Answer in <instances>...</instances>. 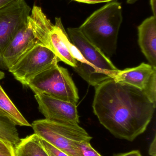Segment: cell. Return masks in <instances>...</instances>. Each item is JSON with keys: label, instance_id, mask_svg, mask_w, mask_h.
Segmentation results:
<instances>
[{"label": "cell", "instance_id": "obj_1", "mask_svg": "<svg viewBox=\"0 0 156 156\" xmlns=\"http://www.w3.org/2000/svg\"><path fill=\"white\" fill-rule=\"evenodd\" d=\"M95 88L93 112L111 133L132 142L146 130L156 105L145 94L113 79L104 81Z\"/></svg>", "mask_w": 156, "mask_h": 156}, {"label": "cell", "instance_id": "obj_2", "mask_svg": "<svg viewBox=\"0 0 156 156\" xmlns=\"http://www.w3.org/2000/svg\"><path fill=\"white\" fill-rule=\"evenodd\" d=\"M122 4L113 1L93 12L78 27L83 35L106 56H112L123 22Z\"/></svg>", "mask_w": 156, "mask_h": 156}, {"label": "cell", "instance_id": "obj_3", "mask_svg": "<svg viewBox=\"0 0 156 156\" xmlns=\"http://www.w3.org/2000/svg\"><path fill=\"white\" fill-rule=\"evenodd\" d=\"M67 31L71 41L83 58L82 62L73 68L75 72L92 86L113 79L119 69L110 58L89 41L78 27H69Z\"/></svg>", "mask_w": 156, "mask_h": 156}, {"label": "cell", "instance_id": "obj_4", "mask_svg": "<svg viewBox=\"0 0 156 156\" xmlns=\"http://www.w3.org/2000/svg\"><path fill=\"white\" fill-rule=\"evenodd\" d=\"M31 127L38 137L69 156H78L77 144L90 142L92 138L78 124L44 119L34 121Z\"/></svg>", "mask_w": 156, "mask_h": 156}, {"label": "cell", "instance_id": "obj_5", "mask_svg": "<svg viewBox=\"0 0 156 156\" xmlns=\"http://www.w3.org/2000/svg\"><path fill=\"white\" fill-rule=\"evenodd\" d=\"M27 87L35 94H45L77 104L78 89L67 69L55 64L33 78Z\"/></svg>", "mask_w": 156, "mask_h": 156}, {"label": "cell", "instance_id": "obj_6", "mask_svg": "<svg viewBox=\"0 0 156 156\" xmlns=\"http://www.w3.org/2000/svg\"><path fill=\"white\" fill-rule=\"evenodd\" d=\"M59 61L50 48L38 44L22 56L8 70L17 81L27 86L33 78Z\"/></svg>", "mask_w": 156, "mask_h": 156}, {"label": "cell", "instance_id": "obj_7", "mask_svg": "<svg viewBox=\"0 0 156 156\" xmlns=\"http://www.w3.org/2000/svg\"><path fill=\"white\" fill-rule=\"evenodd\" d=\"M31 8L24 0L14 1L0 9V67L2 55L17 32L27 22Z\"/></svg>", "mask_w": 156, "mask_h": 156}, {"label": "cell", "instance_id": "obj_8", "mask_svg": "<svg viewBox=\"0 0 156 156\" xmlns=\"http://www.w3.org/2000/svg\"><path fill=\"white\" fill-rule=\"evenodd\" d=\"M113 79L139 89L156 105V67L142 63L135 67L118 70Z\"/></svg>", "mask_w": 156, "mask_h": 156}, {"label": "cell", "instance_id": "obj_9", "mask_svg": "<svg viewBox=\"0 0 156 156\" xmlns=\"http://www.w3.org/2000/svg\"><path fill=\"white\" fill-rule=\"evenodd\" d=\"M38 109L45 119L64 123L78 124L79 116L76 104L45 94H35Z\"/></svg>", "mask_w": 156, "mask_h": 156}, {"label": "cell", "instance_id": "obj_10", "mask_svg": "<svg viewBox=\"0 0 156 156\" xmlns=\"http://www.w3.org/2000/svg\"><path fill=\"white\" fill-rule=\"evenodd\" d=\"M40 44H42L36 36L28 17L27 23L18 31L3 52L4 68H10L27 51Z\"/></svg>", "mask_w": 156, "mask_h": 156}, {"label": "cell", "instance_id": "obj_11", "mask_svg": "<svg viewBox=\"0 0 156 156\" xmlns=\"http://www.w3.org/2000/svg\"><path fill=\"white\" fill-rule=\"evenodd\" d=\"M55 24L49 32L48 45L58 58L60 61H63L72 68L75 67L76 62L71 55L67 44L68 37L65 30L61 18L56 17Z\"/></svg>", "mask_w": 156, "mask_h": 156}, {"label": "cell", "instance_id": "obj_12", "mask_svg": "<svg viewBox=\"0 0 156 156\" xmlns=\"http://www.w3.org/2000/svg\"><path fill=\"white\" fill-rule=\"evenodd\" d=\"M138 44L149 64L156 67V17L145 19L137 27Z\"/></svg>", "mask_w": 156, "mask_h": 156}, {"label": "cell", "instance_id": "obj_13", "mask_svg": "<svg viewBox=\"0 0 156 156\" xmlns=\"http://www.w3.org/2000/svg\"><path fill=\"white\" fill-rule=\"evenodd\" d=\"M15 156H49L40 143V138L34 133L20 139L14 148Z\"/></svg>", "mask_w": 156, "mask_h": 156}, {"label": "cell", "instance_id": "obj_14", "mask_svg": "<svg viewBox=\"0 0 156 156\" xmlns=\"http://www.w3.org/2000/svg\"><path fill=\"white\" fill-rule=\"evenodd\" d=\"M0 113L8 117L16 126H31L0 85Z\"/></svg>", "mask_w": 156, "mask_h": 156}, {"label": "cell", "instance_id": "obj_15", "mask_svg": "<svg viewBox=\"0 0 156 156\" xmlns=\"http://www.w3.org/2000/svg\"><path fill=\"white\" fill-rule=\"evenodd\" d=\"M16 126L8 117L0 113V139L15 148L20 141Z\"/></svg>", "mask_w": 156, "mask_h": 156}, {"label": "cell", "instance_id": "obj_16", "mask_svg": "<svg viewBox=\"0 0 156 156\" xmlns=\"http://www.w3.org/2000/svg\"><path fill=\"white\" fill-rule=\"evenodd\" d=\"M90 142H82L77 145L78 156H102L91 145Z\"/></svg>", "mask_w": 156, "mask_h": 156}, {"label": "cell", "instance_id": "obj_17", "mask_svg": "<svg viewBox=\"0 0 156 156\" xmlns=\"http://www.w3.org/2000/svg\"><path fill=\"white\" fill-rule=\"evenodd\" d=\"M40 138V137H39ZM40 143L44 149L49 154L54 156H69L67 154L51 145L49 143L40 138Z\"/></svg>", "mask_w": 156, "mask_h": 156}, {"label": "cell", "instance_id": "obj_18", "mask_svg": "<svg viewBox=\"0 0 156 156\" xmlns=\"http://www.w3.org/2000/svg\"><path fill=\"white\" fill-rule=\"evenodd\" d=\"M79 2L86 4H97L100 3H108L115 0H73Z\"/></svg>", "mask_w": 156, "mask_h": 156}, {"label": "cell", "instance_id": "obj_19", "mask_svg": "<svg viewBox=\"0 0 156 156\" xmlns=\"http://www.w3.org/2000/svg\"><path fill=\"white\" fill-rule=\"evenodd\" d=\"M0 156H15L14 150L0 147Z\"/></svg>", "mask_w": 156, "mask_h": 156}, {"label": "cell", "instance_id": "obj_20", "mask_svg": "<svg viewBox=\"0 0 156 156\" xmlns=\"http://www.w3.org/2000/svg\"><path fill=\"white\" fill-rule=\"evenodd\" d=\"M156 136L150 145L149 149V154L151 156L156 155Z\"/></svg>", "mask_w": 156, "mask_h": 156}, {"label": "cell", "instance_id": "obj_21", "mask_svg": "<svg viewBox=\"0 0 156 156\" xmlns=\"http://www.w3.org/2000/svg\"><path fill=\"white\" fill-rule=\"evenodd\" d=\"M114 156H143L138 150H135L125 154H119Z\"/></svg>", "mask_w": 156, "mask_h": 156}, {"label": "cell", "instance_id": "obj_22", "mask_svg": "<svg viewBox=\"0 0 156 156\" xmlns=\"http://www.w3.org/2000/svg\"><path fill=\"white\" fill-rule=\"evenodd\" d=\"M0 147L14 150L13 147L10 144H8L1 139H0Z\"/></svg>", "mask_w": 156, "mask_h": 156}, {"label": "cell", "instance_id": "obj_23", "mask_svg": "<svg viewBox=\"0 0 156 156\" xmlns=\"http://www.w3.org/2000/svg\"><path fill=\"white\" fill-rule=\"evenodd\" d=\"M150 4L153 16L156 17V0H150Z\"/></svg>", "mask_w": 156, "mask_h": 156}, {"label": "cell", "instance_id": "obj_24", "mask_svg": "<svg viewBox=\"0 0 156 156\" xmlns=\"http://www.w3.org/2000/svg\"><path fill=\"white\" fill-rule=\"evenodd\" d=\"M16 0H0V9L2 8L8 4Z\"/></svg>", "mask_w": 156, "mask_h": 156}, {"label": "cell", "instance_id": "obj_25", "mask_svg": "<svg viewBox=\"0 0 156 156\" xmlns=\"http://www.w3.org/2000/svg\"><path fill=\"white\" fill-rule=\"evenodd\" d=\"M138 1L139 0H126V2L129 4H133L135 3Z\"/></svg>", "mask_w": 156, "mask_h": 156}, {"label": "cell", "instance_id": "obj_26", "mask_svg": "<svg viewBox=\"0 0 156 156\" xmlns=\"http://www.w3.org/2000/svg\"><path fill=\"white\" fill-rule=\"evenodd\" d=\"M5 77V73L0 70V80Z\"/></svg>", "mask_w": 156, "mask_h": 156}, {"label": "cell", "instance_id": "obj_27", "mask_svg": "<svg viewBox=\"0 0 156 156\" xmlns=\"http://www.w3.org/2000/svg\"><path fill=\"white\" fill-rule=\"evenodd\" d=\"M48 154H49V156H54L52 155H51V154H49V153H48Z\"/></svg>", "mask_w": 156, "mask_h": 156}, {"label": "cell", "instance_id": "obj_28", "mask_svg": "<svg viewBox=\"0 0 156 156\" xmlns=\"http://www.w3.org/2000/svg\"><path fill=\"white\" fill-rule=\"evenodd\" d=\"M156 156V155H154V156Z\"/></svg>", "mask_w": 156, "mask_h": 156}]
</instances>
